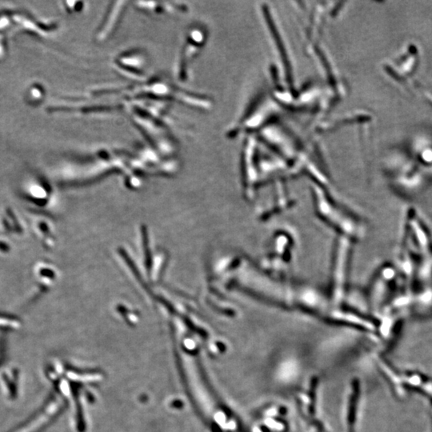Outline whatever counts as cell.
Masks as SVG:
<instances>
[{"instance_id": "1", "label": "cell", "mask_w": 432, "mask_h": 432, "mask_svg": "<svg viewBox=\"0 0 432 432\" xmlns=\"http://www.w3.org/2000/svg\"><path fill=\"white\" fill-rule=\"evenodd\" d=\"M182 360L183 362V368L185 374L187 375L188 383H190L191 391L196 398L198 403L202 406L207 414L212 412V405L210 403V399L207 397V394L205 391L204 387L201 383L199 375L196 367L194 365L192 358L187 354H182Z\"/></svg>"}]
</instances>
